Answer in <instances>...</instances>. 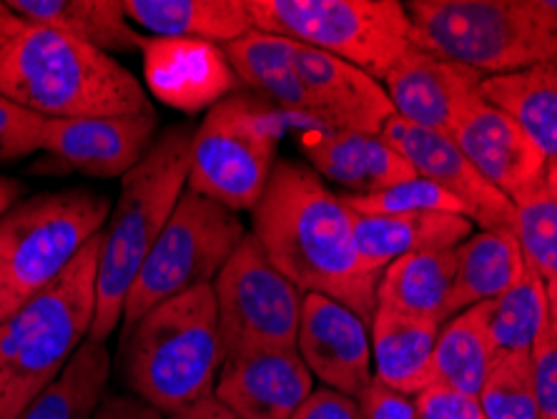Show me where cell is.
<instances>
[{
    "label": "cell",
    "mask_w": 557,
    "mask_h": 419,
    "mask_svg": "<svg viewBox=\"0 0 557 419\" xmlns=\"http://www.w3.org/2000/svg\"><path fill=\"white\" fill-rule=\"evenodd\" d=\"M547 299H550V319H553V324L557 326V279L547 282Z\"/></svg>",
    "instance_id": "obj_45"
},
{
    "label": "cell",
    "mask_w": 557,
    "mask_h": 419,
    "mask_svg": "<svg viewBox=\"0 0 557 419\" xmlns=\"http://www.w3.org/2000/svg\"><path fill=\"white\" fill-rule=\"evenodd\" d=\"M26 294L18 289V284L13 282L11 274L0 264V324L5 322L8 317L15 315L23 304H26Z\"/></svg>",
    "instance_id": "obj_42"
},
{
    "label": "cell",
    "mask_w": 557,
    "mask_h": 419,
    "mask_svg": "<svg viewBox=\"0 0 557 419\" xmlns=\"http://www.w3.org/2000/svg\"><path fill=\"white\" fill-rule=\"evenodd\" d=\"M30 26H46L103 53L141 51L144 36L124 11V0H8Z\"/></svg>",
    "instance_id": "obj_24"
},
{
    "label": "cell",
    "mask_w": 557,
    "mask_h": 419,
    "mask_svg": "<svg viewBox=\"0 0 557 419\" xmlns=\"http://www.w3.org/2000/svg\"><path fill=\"white\" fill-rule=\"evenodd\" d=\"M294 63L307 88L317 128L380 136L395 116L382 81L357 65L294 40Z\"/></svg>",
    "instance_id": "obj_16"
},
{
    "label": "cell",
    "mask_w": 557,
    "mask_h": 419,
    "mask_svg": "<svg viewBox=\"0 0 557 419\" xmlns=\"http://www.w3.org/2000/svg\"><path fill=\"white\" fill-rule=\"evenodd\" d=\"M224 51L244 90L272 106L294 126L317 128L307 88L294 63V40L251 30L234 44H226Z\"/></svg>",
    "instance_id": "obj_21"
},
{
    "label": "cell",
    "mask_w": 557,
    "mask_h": 419,
    "mask_svg": "<svg viewBox=\"0 0 557 419\" xmlns=\"http://www.w3.org/2000/svg\"><path fill=\"white\" fill-rule=\"evenodd\" d=\"M478 402L485 419H540L530 352H499Z\"/></svg>",
    "instance_id": "obj_33"
},
{
    "label": "cell",
    "mask_w": 557,
    "mask_h": 419,
    "mask_svg": "<svg viewBox=\"0 0 557 419\" xmlns=\"http://www.w3.org/2000/svg\"><path fill=\"white\" fill-rule=\"evenodd\" d=\"M440 324L376 307L370 324L372 372L387 387L417 397L432 384V357Z\"/></svg>",
    "instance_id": "obj_22"
},
{
    "label": "cell",
    "mask_w": 557,
    "mask_h": 419,
    "mask_svg": "<svg viewBox=\"0 0 557 419\" xmlns=\"http://www.w3.org/2000/svg\"><path fill=\"white\" fill-rule=\"evenodd\" d=\"M26 26L28 23L23 21L21 15H15L11 8H8V3H0V48L11 44V40Z\"/></svg>",
    "instance_id": "obj_43"
},
{
    "label": "cell",
    "mask_w": 557,
    "mask_h": 419,
    "mask_svg": "<svg viewBox=\"0 0 557 419\" xmlns=\"http://www.w3.org/2000/svg\"><path fill=\"white\" fill-rule=\"evenodd\" d=\"M297 352L324 387L347 397L359 399L374 380L370 324L324 294H305Z\"/></svg>",
    "instance_id": "obj_14"
},
{
    "label": "cell",
    "mask_w": 557,
    "mask_h": 419,
    "mask_svg": "<svg viewBox=\"0 0 557 419\" xmlns=\"http://www.w3.org/2000/svg\"><path fill=\"white\" fill-rule=\"evenodd\" d=\"M282 113L239 88L194 128L191 192L232 211H251L267 192L276 167V146L286 126Z\"/></svg>",
    "instance_id": "obj_8"
},
{
    "label": "cell",
    "mask_w": 557,
    "mask_h": 419,
    "mask_svg": "<svg viewBox=\"0 0 557 419\" xmlns=\"http://www.w3.org/2000/svg\"><path fill=\"white\" fill-rule=\"evenodd\" d=\"M109 217V196L88 188L33 194L0 219V264L30 299L76 261Z\"/></svg>",
    "instance_id": "obj_10"
},
{
    "label": "cell",
    "mask_w": 557,
    "mask_h": 419,
    "mask_svg": "<svg viewBox=\"0 0 557 419\" xmlns=\"http://www.w3.org/2000/svg\"><path fill=\"white\" fill-rule=\"evenodd\" d=\"M355 213V211H351ZM474 234V224L460 213H405V217H359L355 239L362 259L376 271L417 251L455 249Z\"/></svg>",
    "instance_id": "obj_23"
},
{
    "label": "cell",
    "mask_w": 557,
    "mask_h": 419,
    "mask_svg": "<svg viewBox=\"0 0 557 419\" xmlns=\"http://www.w3.org/2000/svg\"><path fill=\"white\" fill-rule=\"evenodd\" d=\"M94 419H169L149 402L134 397V394H106L101 407L96 409Z\"/></svg>",
    "instance_id": "obj_40"
},
{
    "label": "cell",
    "mask_w": 557,
    "mask_h": 419,
    "mask_svg": "<svg viewBox=\"0 0 557 419\" xmlns=\"http://www.w3.org/2000/svg\"><path fill=\"white\" fill-rule=\"evenodd\" d=\"M457 274L455 249L417 251L392 261L376 286V307L445 324V307Z\"/></svg>",
    "instance_id": "obj_27"
},
{
    "label": "cell",
    "mask_w": 557,
    "mask_h": 419,
    "mask_svg": "<svg viewBox=\"0 0 557 419\" xmlns=\"http://www.w3.org/2000/svg\"><path fill=\"white\" fill-rule=\"evenodd\" d=\"M301 151L319 176L342 186V194L349 196H370L417 176L405 156L384 141L382 134L307 128Z\"/></svg>",
    "instance_id": "obj_20"
},
{
    "label": "cell",
    "mask_w": 557,
    "mask_h": 419,
    "mask_svg": "<svg viewBox=\"0 0 557 419\" xmlns=\"http://www.w3.org/2000/svg\"><path fill=\"white\" fill-rule=\"evenodd\" d=\"M46 126L48 119L23 109L21 103L0 94V163L44 151Z\"/></svg>",
    "instance_id": "obj_35"
},
{
    "label": "cell",
    "mask_w": 557,
    "mask_h": 419,
    "mask_svg": "<svg viewBox=\"0 0 557 419\" xmlns=\"http://www.w3.org/2000/svg\"><path fill=\"white\" fill-rule=\"evenodd\" d=\"M144 88L186 116L207 113L239 90L224 46L201 38L144 36Z\"/></svg>",
    "instance_id": "obj_13"
},
{
    "label": "cell",
    "mask_w": 557,
    "mask_h": 419,
    "mask_svg": "<svg viewBox=\"0 0 557 419\" xmlns=\"http://www.w3.org/2000/svg\"><path fill=\"white\" fill-rule=\"evenodd\" d=\"M98 254L101 234L59 279L0 324V419L18 417L91 334Z\"/></svg>",
    "instance_id": "obj_5"
},
{
    "label": "cell",
    "mask_w": 557,
    "mask_h": 419,
    "mask_svg": "<svg viewBox=\"0 0 557 419\" xmlns=\"http://www.w3.org/2000/svg\"><path fill=\"white\" fill-rule=\"evenodd\" d=\"M211 286L224 357L247 349H297L305 292L272 264L251 232Z\"/></svg>",
    "instance_id": "obj_11"
},
{
    "label": "cell",
    "mask_w": 557,
    "mask_h": 419,
    "mask_svg": "<svg viewBox=\"0 0 557 419\" xmlns=\"http://www.w3.org/2000/svg\"><path fill=\"white\" fill-rule=\"evenodd\" d=\"M497 355L487 330V304L465 309L440 326L432 357V384L480 397Z\"/></svg>",
    "instance_id": "obj_28"
},
{
    "label": "cell",
    "mask_w": 557,
    "mask_h": 419,
    "mask_svg": "<svg viewBox=\"0 0 557 419\" xmlns=\"http://www.w3.org/2000/svg\"><path fill=\"white\" fill-rule=\"evenodd\" d=\"M347 207L359 217H405V213H460L470 219V213L455 196H449L445 188L432 184L428 178H409L405 184L389 186L384 192L370 196H349L342 194ZM472 221V219H470Z\"/></svg>",
    "instance_id": "obj_34"
},
{
    "label": "cell",
    "mask_w": 557,
    "mask_h": 419,
    "mask_svg": "<svg viewBox=\"0 0 557 419\" xmlns=\"http://www.w3.org/2000/svg\"><path fill=\"white\" fill-rule=\"evenodd\" d=\"M417 409H420V419H485L478 397L442 387V384H430L428 390L417 394Z\"/></svg>",
    "instance_id": "obj_37"
},
{
    "label": "cell",
    "mask_w": 557,
    "mask_h": 419,
    "mask_svg": "<svg viewBox=\"0 0 557 419\" xmlns=\"http://www.w3.org/2000/svg\"><path fill=\"white\" fill-rule=\"evenodd\" d=\"M449 136L474 169L512 204L528 199L545 176L547 156L510 113L482 94L467 106Z\"/></svg>",
    "instance_id": "obj_15"
},
{
    "label": "cell",
    "mask_w": 557,
    "mask_h": 419,
    "mask_svg": "<svg viewBox=\"0 0 557 419\" xmlns=\"http://www.w3.org/2000/svg\"><path fill=\"white\" fill-rule=\"evenodd\" d=\"M251 234L305 294H324L372 324L382 271L359 254L355 213L307 163L278 159L251 209Z\"/></svg>",
    "instance_id": "obj_1"
},
{
    "label": "cell",
    "mask_w": 557,
    "mask_h": 419,
    "mask_svg": "<svg viewBox=\"0 0 557 419\" xmlns=\"http://www.w3.org/2000/svg\"><path fill=\"white\" fill-rule=\"evenodd\" d=\"M191 126H169L128 174L121 178L116 207L101 232L96 315L88 340H106L124 322V304L151 246L169 224L188 186Z\"/></svg>",
    "instance_id": "obj_3"
},
{
    "label": "cell",
    "mask_w": 557,
    "mask_h": 419,
    "mask_svg": "<svg viewBox=\"0 0 557 419\" xmlns=\"http://www.w3.org/2000/svg\"><path fill=\"white\" fill-rule=\"evenodd\" d=\"M405 8L414 48L487 78L557 65V19L540 0H412Z\"/></svg>",
    "instance_id": "obj_6"
},
{
    "label": "cell",
    "mask_w": 557,
    "mask_h": 419,
    "mask_svg": "<svg viewBox=\"0 0 557 419\" xmlns=\"http://www.w3.org/2000/svg\"><path fill=\"white\" fill-rule=\"evenodd\" d=\"M540 5H543L553 19H557V0H540Z\"/></svg>",
    "instance_id": "obj_46"
},
{
    "label": "cell",
    "mask_w": 557,
    "mask_h": 419,
    "mask_svg": "<svg viewBox=\"0 0 557 419\" xmlns=\"http://www.w3.org/2000/svg\"><path fill=\"white\" fill-rule=\"evenodd\" d=\"M247 234L239 213L186 188L131 284L121 330L163 301L214 284Z\"/></svg>",
    "instance_id": "obj_9"
},
{
    "label": "cell",
    "mask_w": 557,
    "mask_h": 419,
    "mask_svg": "<svg viewBox=\"0 0 557 419\" xmlns=\"http://www.w3.org/2000/svg\"><path fill=\"white\" fill-rule=\"evenodd\" d=\"M159 116L128 113V116L48 121L44 151L88 176L124 178L156 141Z\"/></svg>",
    "instance_id": "obj_19"
},
{
    "label": "cell",
    "mask_w": 557,
    "mask_h": 419,
    "mask_svg": "<svg viewBox=\"0 0 557 419\" xmlns=\"http://www.w3.org/2000/svg\"><path fill=\"white\" fill-rule=\"evenodd\" d=\"M382 138L405 156L417 176L455 196L470 213L474 226L485 232H512L515 204L474 169L453 136L392 116L384 123Z\"/></svg>",
    "instance_id": "obj_12"
},
{
    "label": "cell",
    "mask_w": 557,
    "mask_h": 419,
    "mask_svg": "<svg viewBox=\"0 0 557 419\" xmlns=\"http://www.w3.org/2000/svg\"><path fill=\"white\" fill-rule=\"evenodd\" d=\"M522 257L540 279H557V156L547 159L545 176L528 199L515 204V229Z\"/></svg>",
    "instance_id": "obj_32"
},
{
    "label": "cell",
    "mask_w": 557,
    "mask_h": 419,
    "mask_svg": "<svg viewBox=\"0 0 557 419\" xmlns=\"http://www.w3.org/2000/svg\"><path fill=\"white\" fill-rule=\"evenodd\" d=\"M314 392L297 349H247L224 357L214 397L242 419H292Z\"/></svg>",
    "instance_id": "obj_18"
},
{
    "label": "cell",
    "mask_w": 557,
    "mask_h": 419,
    "mask_svg": "<svg viewBox=\"0 0 557 419\" xmlns=\"http://www.w3.org/2000/svg\"><path fill=\"white\" fill-rule=\"evenodd\" d=\"M111 355L106 344L86 340L63 372L36 394L15 419H94L109 394Z\"/></svg>",
    "instance_id": "obj_29"
},
{
    "label": "cell",
    "mask_w": 557,
    "mask_h": 419,
    "mask_svg": "<svg viewBox=\"0 0 557 419\" xmlns=\"http://www.w3.org/2000/svg\"><path fill=\"white\" fill-rule=\"evenodd\" d=\"M224 347L214 286L159 304L124 326L121 377L138 399L166 417L214 394Z\"/></svg>",
    "instance_id": "obj_4"
},
{
    "label": "cell",
    "mask_w": 557,
    "mask_h": 419,
    "mask_svg": "<svg viewBox=\"0 0 557 419\" xmlns=\"http://www.w3.org/2000/svg\"><path fill=\"white\" fill-rule=\"evenodd\" d=\"M136 28L159 38H201L226 46L257 30L247 0H124Z\"/></svg>",
    "instance_id": "obj_26"
},
{
    "label": "cell",
    "mask_w": 557,
    "mask_h": 419,
    "mask_svg": "<svg viewBox=\"0 0 557 419\" xmlns=\"http://www.w3.org/2000/svg\"><path fill=\"white\" fill-rule=\"evenodd\" d=\"M0 94L48 121L153 111L141 81L111 53L30 23L0 48Z\"/></svg>",
    "instance_id": "obj_2"
},
{
    "label": "cell",
    "mask_w": 557,
    "mask_h": 419,
    "mask_svg": "<svg viewBox=\"0 0 557 419\" xmlns=\"http://www.w3.org/2000/svg\"><path fill=\"white\" fill-rule=\"evenodd\" d=\"M528 264L512 232H474L457 246V274L445 307V322L465 309L487 304L525 276Z\"/></svg>",
    "instance_id": "obj_25"
},
{
    "label": "cell",
    "mask_w": 557,
    "mask_h": 419,
    "mask_svg": "<svg viewBox=\"0 0 557 419\" xmlns=\"http://www.w3.org/2000/svg\"><path fill=\"white\" fill-rule=\"evenodd\" d=\"M485 81L487 76L470 65L440 59L412 46L384 76L382 86L395 116L449 136L467 106L482 94Z\"/></svg>",
    "instance_id": "obj_17"
},
{
    "label": "cell",
    "mask_w": 557,
    "mask_h": 419,
    "mask_svg": "<svg viewBox=\"0 0 557 419\" xmlns=\"http://www.w3.org/2000/svg\"><path fill=\"white\" fill-rule=\"evenodd\" d=\"M359 419H420L417 397H409L387 387L380 380H372L362 397L357 399Z\"/></svg>",
    "instance_id": "obj_38"
},
{
    "label": "cell",
    "mask_w": 557,
    "mask_h": 419,
    "mask_svg": "<svg viewBox=\"0 0 557 419\" xmlns=\"http://www.w3.org/2000/svg\"><path fill=\"white\" fill-rule=\"evenodd\" d=\"M550 326L547 282L525 271L518 284L487 301V330L497 352H532Z\"/></svg>",
    "instance_id": "obj_31"
},
{
    "label": "cell",
    "mask_w": 557,
    "mask_h": 419,
    "mask_svg": "<svg viewBox=\"0 0 557 419\" xmlns=\"http://www.w3.org/2000/svg\"><path fill=\"white\" fill-rule=\"evenodd\" d=\"M253 28L347 61L376 81L412 48V21L399 0H247Z\"/></svg>",
    "instance_id": "obj_7"
},
{
    "label": "cell",
    "mask_w": 557,
    "mask_h": 419,
    "mask_svg": "<svg viewBox=\"0 0 557 419\" xmlns=\"http://www.w3.org/2000/svg\"><path fill=\"white\" fill-rule=\"evenodd\" d=\"M482 96L520 123L547 159L557 156V65L493 76Z\"/></svg>",
    "instance_id": "obj_30"
},
{
    "label": "cell",
    "mask_w": 557,
    "mask_h": 419,
    "mask_svg": "<svg viewBox=\"0 0 557 419\" xmlns=\"http://www.w3.org/2000/svg\"><path fill=\"white\" fill-rule=\"evenodd\" d=\"M169 419H242L239 415H234L232 409L226 405H221V402L211 394V397L196 402V405L182 409V412L171 415Z\"/></svg>",
    "instance_id": "obj_41"
},
{
    "label": "cell",
    "mask_w": 557,
    "mask_h": 419,
    "mask_svg": "<svg viewBox=\"0 0 557 419\" xmlns=\"http://www.w3.org/2000/svg\"><path fill=\"white\" fill-rule=\"evenodd\" d=\"M532 357V377H535V394L540 419H557V326L553 324L540 336Z\"/></svg>",
    "instance_id": "obj_36"
},
{
    "label": "cell",
    "mask_w": 557,
    "mask_h": 419,
    "mask_svg": "<svg viewBox=\"0 0 557 419\" xmlns=\"http://www.w3.org/2000/svg\"><path fill=\"white\" fill-rule=\"evenodd\" d=\"M292 419H359V405L337 390L319 387L309 394Z\"/></svg>",
    "instance_id": "obj_39"
},
{
    "label": "cell",
    "mask_w": 557,
    "mask_h": 419,
    "mask_svg": "<svg viewBox=\"0 0 557 419\" xmlns=\"http://www.w3.org/2000/svg\"><path fill=\"white\" fill-rule=\"evenodd\" d=\"M21 194H23L21 181L0 176V219H3L5 213L21 201Z\"/></svg>",
    "instance_id": "obj_44"
}]
</instances>
